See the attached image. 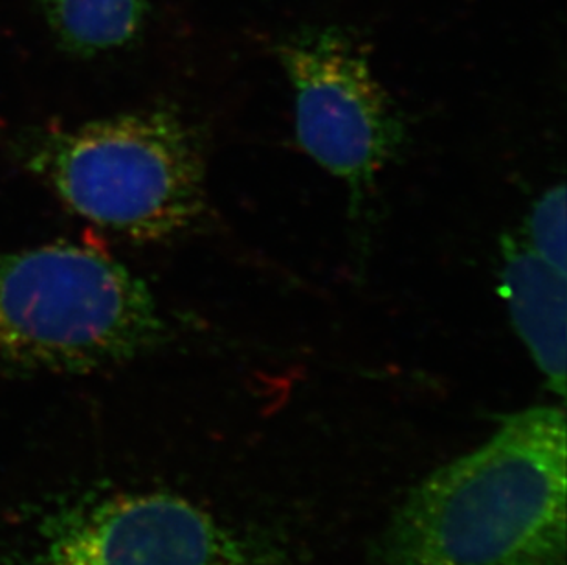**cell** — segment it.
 Wrapping results in <instances>:
<instances>
[{
	"mask_svg": "<svg viewBox=\"0 0 567 565\" xmlns=\"http://www.w3.org/2000/svg\"><path fill=\"white\" fill-rule=\"evenodd\" d=\"M566 415L535 405L415 486L377 565H566Z\"/></svg>",
	"mask_w": 567,
	"mask_h": 565,
	"instance_id": "obj_1",
	"label": "cell"
},
{
	"mask_svg": "<svg viewBox=\"0 0 567 565\" xmlns=\"http://www.w3.org/2000/svg\"><path fill=\"white\" fill-rule=\"evenodd\" d=\"M27 164L74 214L131 239H167L206 209L203 136L172 109L43 134Z\"/></svg>",
	"mask_w": 567,
	"mask_h": 565,
	"instance_id": "obj_2",
	"label": "cell"
},
{
	"mask_svg": "<svg viewBox=\"0 0 567 565\" xmlns=\"http://www.w3.org/2000/svg\"><path fill=\"white\" fill-rule=\"evenodd\" d=\"M166 337L150 287L114 257L70 243L0 251V360L89 371Z\"/></svg>",
	"mask_w": 567,
	"mask_h": 565,
	"instance_id": "obj_3",
	"label": "cell"
},
{
	"mask_svg": "<svg viewBox=\"0 0 567 565\" xmlns=\"http://www.w3.org/2000/svg\"><path fill=\"white\" fill-rule=\"evenodd\" d=\"M276 54L295 91L301 150L348 186L349 214L359 219L379 176L406 150L404 114L346 30L303 28L279 41Z\"/></svg>",
	"mask_w": 567,
	"mask_h": 565,
	"instance_id": "obj_4",
	"label": "cell"
},
{
	"mask_svg": "<svg viewBox=\"0 0 567 565\" xmlns=\"http://www.w3.org/2000/svg\"><path fill=\"white\" fill-rule=\"evenodd\" d=\"M33 565H252L203 508L162 492L116 494L63 517Z\"/></svg>",
	"mask_w": 567,
	"mask_h": 565,
	"instance_id": "obj_5",
	"label": "cell"
},
{
	"mask_svg": "<svg viewBox=\"0 0 567 565\" xmlns=\"http://www.w3.org/2000/svg\"><path fill=\"white\" fill-rule=\"evenodd\" d=\"M502 296L518 337L560 399L566 397L567 274L547 265L519 235L499 240Z\"/></svg>",
	"mask_w": 567,
	"mask_h": 565,
	"instance_id": "obj_6",
	"label": "cell"
},
{
	"mask_svg": "<svg viewBox=\"0 0 567 565\" xmlns=\"http://www.w3.org/2000/svg\"><path fill=\"white\" fill-rule=\"evenodd\" d=\"M58 43L72 54L96 55L138 38L147 0H41Z\"/></svg>",
	"mask_w": 567,
	"mask_h": 565,
	"instance_id": "obj_7",
	"label": "cell"
},
{
	"mask_svg": "<svg viewBox=\"0 0 567 565\" xmlns=\"http://www.w3.org/2000/svg\"><path fill=\"white\" fill-rule=\"evenodd\" d=\"M524 239L547 265L567 274L566 187H549L530 209Z\"/></svg>",
	"mask_w": 567,
	"mask_h": 565,
	"instance_id": "obj_8",
	"label": "cell"
}]
</instances>
